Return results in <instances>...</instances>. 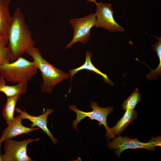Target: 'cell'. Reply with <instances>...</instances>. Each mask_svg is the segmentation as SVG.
I'll list each match as a JSON object with an SVG mask.
<instances>
[{"label": "cell", "instance_id": "obj_7", "mask_svg": "<svg viewBox=\"0 0 161 161\" xmlns=\"http://www.w3.org/2000/svg\"><path fill=\"white\" fill-rule=\"evenodd\" d=\"M96 22L95 27L104 28L112 32H121L124 31L123 27L115 20L112 5L111 4L96 2Z\"/></svg>", "mask_w": 161, "mask_h": 161}, {"label": "cell", "instance_id": "obj_13", "mask_svg": "<svg viewBox=\"0 0 161 161\" xmlns=\"http://www.w3.org/2000/svg\"><path fill=\"white\" fill-rule=\"evenodd\" d=\"M86 59L85 62L82 65L76 68L70 70L69 72L71 76V81L73 77L78 71L82 70H87L95 72L101 76L104 80L105 82L109 84L111 86L114 85V83L110 80L106 74L103 73L96 68L92 63L91 58L92 56L91 53L88 51L85 53Z\"/></svg>", "mask_w": 161, "mask_h": 161}, {"label": "cell", "instance_id": "obj_12", "mask_svg": "<svg viewBox=\"0 0 161 161\" xmlns=\"http://www.w3.org/2000/svg\"><path fill=\"white\" fill-rule=\"evenodd\" d=\"M11 0H0V35L8 37L12 16L9 5Z\"/></svg>", "mask_w": 161, "mask_h": 161}, {"label": "cell", "instance_id": "obj_3", "mask_svg": "<svg viewBox=\"0 0 161 161\" xmlns=\"http://www.w3.org/2000/svg\"><path fill=\"white\" fill-rule=\"evenodd\" d=\"M38 69L33 61L21 57L14 61L0 65V76L13 83L27 82L37 73Z\"/></svg>", "mask_w": 161, "mask_h": 161}, {"label": "cell", "instance_id": "obj_10", "mask_svg": "<svg viewBox=\"0 0 161 161\" xmlns=\"http://www.w3.org/2000/svg\"><path fill=\"white\" fill-rule=\"evenodd\" d=\"M23 120L20 114L14 117L12 122L3 131L0 137V141L2 142L6 140L12 139L18 135L27 134L38 130L37 128H30L23 126L21 123Z\"/></svg>", "mask_w": 161, "mask_h": 161}, {"label": "cell", "instance_id": "obj_18", "mask_svg": "<svg viewBox=\"0 0 161 161\" xmlns=\"http://www.w3.org/2000/svg\"><path fill=\"white\" fill-rule=\"evenodd\" d=\"M8 44V37L0 35V48L7 47Z\"/></svg>", "mask_w": 161, "mask_h": 161}, {"label": "cell", "instance_id": "obj_20", "mask_svg": "<svg viewBox=\"0 0 161 161\" xmlns=\"http://www.w3.org/2000/svg\"><path fill=\"white\" fill-rule=\"evenodd\" d=\"M87 1L89 2H93L95 4L96 2V0H86Z\"/></svg>", "mask_w": 161, "mask_h": 161}, {"label": "cell", "instance_id": "obj_2", "mask_svg": "<svg viewBox=\"0 0 161 161\" xmlns=\"http://www.w3.org/2000/svg\"><path fill=\"white\" fill-rule=\"evenodd\" d=\"M26 53L32 58L34 64L41 72L43 80L41 88L42 92L51 94L58 83L70 78L69 73L52 66L44 58L38 48L32 47Z\"/></svg>", "mask_w": 161, "mask_h": 161}, {"label": "cell", "instance_id": "obj_6", "mask_svg": "<svg viewBox=\"0 0 161 161\" xmlns=\"http://www.w3.org/2000/svg\"><path fill=\"white\" fill-rule=\"evenodd\" d=\"M40 138H31L21 141H17L11 139L6 140L4 149L5 151L1 155L2 161H33L27 154L28 145L34 141H38Z\"/></svg>", "mask_w": 161, "mask_h": 161}, {"label": "cell", "instance_id": "obj_14", "mask_svg": "<svg viewBox=\"0 0 161 161\" xmlns=\"http://www.w3.org/2000/svg\"><path fill=\"white\" fill-rule=\"evenodd\" d=\"M27 82H24L15 85H8L6 84L4 79L0 76V92L4 93L7 98L25 94L27 91Z\"/></svg>", "mask_w": 161, "mask_h": 161}, {"label": "cell", "instance_id": "obj_8", "mask_svg": "<svg viewBox=\"0 0 161 161\" xmlns=\"http://www.w3.org/2000/svg\"><path fill=\"white\" fill-rule=\"evenodd\" d=\"M112 141H108V148L115 149L114 154L119 157L123 151L128 149H143L149 151L154 150L155 147L152 143L149 141L147 143L140 142L137 138H131L126 136L122 137L118 135L115 137Z\"/></svg>", "mask_w": 161, "mask_h": 161}, {"label": "cell", "instance_id": "obj_19", "mask_svg": "<svg viewBox=\"0 0 161 161\" xmlns=\"http://www.w3.org/2000/svg\"><path fill=\"white\" fill-rule=\"evenodd\" d=\"M149 141L151 142L155 146H161V137L157 136L152 138Z\"/></svg>", "mask_w": 161, "mask_h": 161}, {"label": "cell", "instance_id": "obj_16", "mask_svg": "<svg viewBox=\"0 0 161 161\" xmlns=\"http://www.w3.org/2000/svg\"><path fill=\"white\" fill-rule=\"evenodd\" d=\"M141 95L137 88L135 89L130 96L122 104L123 109L134 110L137 104L141 101Z\"/></svg>", "mask_w": 161, "mask_h": 161}, {"label": "cell", "instance_id": "obj_5", "mask_svg": "<svg viewBox=\"0 0 161 161\" xmlns=\"http://www.w3.org/2000/svg\"><path fill=\"white\" fill-rule=\"evenodd\" d=\"M95 13H91L83 18H75L69 21L73 28V33L72 39L65 49L72 47L75 43L79 42L85 44L90 39L91 28L95 26Z\"/></svg>", "mask_w": 161, "mask_h": 161}, {"label": "cell", "instance_id": "obj_21", "mask_svg": "<svg viewBox=\"0 0 161 161\" xmlns=\"http://www.w3.org/2000/svg\"><path fill=\"white\" fill-rule=\"evenodd\" d=\"M1 143L2 142L0 141V151L1 145ZM0 161H2V160L1 157V155H0Z\"/></svg>", "mask_w": 161, "mask_h": 161}, {"label": "cell", "instance_id": "obj_11", "mask_svg": "<svg viewBox=\"0 0 161 161\" xmlns=\"http://www.w3.org/2000/svg\"><path fill=\"white\" fill-rule=\"evenodd\" d=\"M137 112L134 110L127 109L122 117L112 128H110L108 135L106 137L108 140L113 139L115 136L119 135L127 126L136 118Z\"/></svg>", "mask_w": 161, "mask_h": 161}, {"label": "cell", "instance_id": "obj_1", "mask_svg": "<svg viewBox=\"0 0 161 161\" xmlns=\"http://www.w3.org/2000/svg\"><path fill=\"white\" fill-rule=\"evenodd\" d=\"M8 39L7 47L11 62L22 56L29 49L34 46L31 32L19 7L14 11L12 16Z\"/></svg>", "mask_w": 161, "mask_h": 161}, {"label": "cell", "instance_id": "obj_4", "mask_svg": "<svg viewBox=\"0 0 161 161\" xmlns=\"http://www.w3.org/2000/svg\"><path fill=\"white\" fill-rule=\"evenodd\" d=\"M90 106L92 109V111L84 112L78 109L75 105H71L69 106V109L75 112L76 115V119L72 123L73 128L78 131L77 128L78 123L85 117H88L90 120H95L99 122V126L102 125L104 126L106 131L105 137H106L109 134L110 129L107 124V118L108 114L112 112L113 108L110 106L106 108L101 107L97 103L93 101L91 102Z\"/></svg>", "mask_w": 161, "mask_h": 161}, {"label": "cell", "instance_id": "obj_15", "mask_svg": "<svg viewBox=\"0 0 161 161\" xmlns=\"http://www.w3.org/2000/svg\"><path fill=\"white\" fill-rule=\"evenodd\" d=\"M20 97L21 95H16L7 98L6 103L2 109V114L8 125L12 122L14 118L16 104Z\"/></svg>", "mask_w": 161, "mask_h": 161}, {"label": "cell", "instance_id": "obj_17", "mask_svg": "<svg viewBox=\"0 0 161 161\" xmlns=\"http://www.w3.org/2000/svg\"><path fill=\"white\" fill-rule=\"evenodd\" d=\"M10 62V56L7 46L0 48V65Z\"/></svg>", "mask_w": 161, "mask_h": 161}, {"label": "cell", "instance_id": "obj_9", "mask_svg": "<svg viewBox=\"0 0 161 161\" xmlns=\"http://www.w3.org/2000/svg\"><path fill=\"white\" fill-rule=\"evenodd\" d=\"M15 111L20 114L23 120L27 119L32 122L30 125L32 128H34L36 126H37L46 133L54 144H56L58 143L57 140L52 134L47 126L48 117L49 114L53 112L54 111L53 109H47L46 112L43 114L36 116L30 115L27 113L25 110L23 111L18 108H16Z\"/></svg>", "mask_w": 161, "mask_h": 161}]
</instances>
